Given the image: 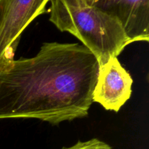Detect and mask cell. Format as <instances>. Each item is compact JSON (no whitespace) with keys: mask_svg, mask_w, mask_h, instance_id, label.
<instances>
[{"mask_svg":"<svg viewBox=\"0 0 149 149\" xmlns=\"http://www.w3.org/2000/svg\"><path fill=\"white\" fill-rule=\"evenodd\" d=\"M4 5H5V0H0V26L4 17Z\"/></svg>","mask_w":149,"mask_h":149,"instance_id":"cell-7","label":"cell"},{"mask_svg":"<svg viewBox=\"0 0 149 149\" xmlns=\"http://www.w3.org/2000/svg\"><path fill=\"white\" fill-rule=\"evenodd\" d=\"M93 6L116 17L132 43L149 40V0H95Z\"/></svg>","mask_w":149,"mask_h":149,"instance_id":"cell-5","label":"cell"},{"mask_svg":"<svg viewBox=\"0 0 149 149\" xmlns=\"http://www.w3.org/2000/svg\"><path fill=\"white\" fill-rule=\"evenodd\" d=\"M87 2V4H89L90 5H93L95 2V0H85Z\"/></svg>","mask_w":149,"mask_h":149,"instance_id":"cell-8","label":"cell"},{"mask_svg":"<svg viewBox=\"0 0 149 149\" xmlns=\"http://www.w3.org/2000/svg\"><path fill=\"white\" fill-rule=\"evenodd\" d=\"M100 65L79 43L46 42L32 58L0 65V119H36L52 125L84 118Z\"/></svg>","mask_w":149,"mask_h":149,"instance_id":"cell-1","label":"cell"},{"mask_svg":"<svg viewBox=\"0 0 149 149\" xmlns=\"http://www.w3.org/2000/svg\"><path fill=\"white\" fill-rule=\"evenodd\" d=\"M49 20L71 33L97 58L99 65L118 57L131 41L120 22L85 0H50Z\"/></svg>","mask_w":149,"mask_h":149,"instance_id":"cell-2","label":"cell"},{"mask_svg":"<svg viewBox=\"0 0 149 149\" xmlns=\"http://www.w3.org/2000/svg\"><path fill=\"white\" fill-rule=\"evenodd\" d=\"M133 79L117 57L100 65L93 94V102L106 110L118 112L132 95Z\"/></svg>","mask_w":149,"mask_h":149,"instance_id":"cell-4","label":"cell"},{"mask_svg":"<svg viewBox=\"0 0 149 149\" xmlns=\"http://www.w3.org/2000/svg\"><path fill=\"white\" fill-rule=\"evenodd\" d=\"M62 149H112V148L106 143L97 138H93L87 141H79L72 146Z\"/></svg>","mask_w":149,"mask_h":149,"instance_id":"cell-6","label":"cell"},{"mask_svg":"<svg viewBox=\"0 0 149 149\" xmlns=\"http://www.w3.org/2000/svg\"><path fill=\"white\" fill-rule=\"evenodd\" d=\"M50 0H5L0 26V65L14 60L21 34Z\"/></svg>","mask_w":149,"mask_h":149,"instance_id":"cell-3","label":"cell"}]
</instances>
